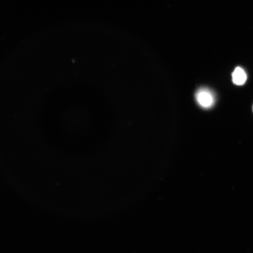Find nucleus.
<instances>
[{
  "mask_svg": "<svg viewBox=\"0 0 253 253\" xmlns=\"http://www.w3.org/2000/svg\"><path fill=\"white\" fill-rule=\"evenodd\" d=\"M252 110H253V107H252Z\"/></svg>",
  "mask_w": 253,
  "mask_h": 253,
  "instance_id": "3",
  "label": "nucleus"
},
{
  "mask_svg": "<svg viewBox=\"0 0 253 253\" xmlns=\"http://www.w3.org/2000/svg\"><path fill=\"white\" fill-rule=\"evenodd\" d=\"M195 99L199 105L206 109L212 107L216 101L213 91L207 87L199 88L195 94Z\"/></svg>",
  "mask_w": 253,
  "mask_h": 253,
  "instance_id": "1",
  "label": "nucleus"
},
{
  "mask_svg": "<svg viewBox=\"0 0 253 253\" xmlns=\"http://www.w3.org/2000/svg\"><path fill=\"white\" fill-rule=\"evenodd\" d=\"M247 81V75L242 68L237 67L232 74V81L237 86H242Z\"/></svg>",
  "mask_w": 253,
  "mask_h": 253,
  "instance_id": "2",
  "label": "nucleus"
}]
</instances>
